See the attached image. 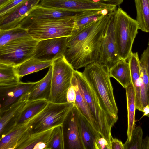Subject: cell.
Wrapping results in <instances>:
<instances>
[{
	"mask_svg": "<svg viewBox=\"0 0 149 149\" xmlns=\"http://www.w3.org/2000/svg\"><path fill=\"white\" fill-rule=\"evenodd\" d=\"M112 12L68 37L63 55L74 70L98 63L107 25Z\"/></svg>",
	"mask_w": 149,
	"mask_h": 149,
	"instance_id": "1",
	"label": "cell"
},
{
	"mask_svg": "<svg viewBox=\"0 0 149 149\" xmlns=\"http://www.w3.org/2000/svg\"><path fill=\"white\" fill-rule=\"evenodd\" d=\"M107 66L93 63L85 67L83 75L104 105L109 114L117 121L118 109Z\"/></svg>",
	"mask_w": 149,
	"mask_h": 149,
	"instance_id": "2",
	"label": "cell"
},
{
	"mask_svg": "<svg viewBox=\"0 0 149 149\" xmlns=\"http://www.w3.org/2000/svg\"><path fill=\"white\" fill-rule=\"evenodd\" d=\"M73 73L77 78L83 95L98 125L100 135L105 138L111 145L112 137L111 129L117 121L107 111L82 72L75 70Z\"/></svg>",
	"mask_w": 149,
	"mask_h": 149,
	"instance_id": "3",
	"label": "cell"
},
{
	"mask_svg": "<svg viewBox=\"0 0 149 149\" xmlns=\"http://www.w3.org/2000/svg\"><path fill=\"white\" fill-rule=\"evenodd\" d=\"M115 36L118 54L121 59L127 60L132 52L134 40L139 27L136 20L130 17L120 8L115 16Z\"/></svg>",
	"mask_w": 149,
	"mask_h": 149,
	"instance_id": "4",
	"label": "cell"
},
{
	"mask_svg": "<svg viewBox=\"0 0 149 149\" xmlns=\"http://www.w3.org/2000/svg\"><path fill=\"white\" fill-rule=\"evenodd\" d=\"M52 65L51 88L48 101L58 103L67 102V93L75 70L63 54L57 56L52 61Z\"/></svg>",
	"mask_w": 149,
	"mask_h": 149,
	"instance_id": "5",
	"label": "cell"
},
{
	"mask_svg": "<svg viewBox=\"0 0 149 149\" xmlns=\"http://www.w3.org/2000/svg\"><path fill=\"white\" fill-rule=\"evenodd\" d=\"M76 16L38 20L31 23L26 29L29 35L38 41L68 37L73 33Z\"/></svg>",
	"mask_w": 149,
	"mask_h": 149,
	"instance_id": "6",
	"label": "cell"
},
{
	"mask_svg": "<svg viewBox=\"0 0 149 149\" xmlns=\"http://www.w3.org/2000/svg\"><path fill=\"white\" fill-rule=\"evenodd\" d=\"M38 41L29 35L0 47V63L19 65L33 56Z\"/></svg>",
	"mask_w": 149,
	"mask_h": 149,
	"instance_id": "7",
	"label": "cell"
},
{
	"mask_svg": "<svg viewBox=\"0 0 149 149\" xmlns=\"http://www.w3.org/2000/svg\"><path fill=\"white\" fill-rule=\"evenodd\" d=\"M74 105V104L67 102L58 103L48 101L46 106L33 122L32 132L42 131L63 125L68 114Z\"/></svg>",
	"mask_w": 149,
	"mask_h": 149,
	"instance_id": "8",
	"label": "cell"
},
{
	"mask_svg": "<svg viewBox=\"0 0 149 149\" xmlns=\"http://www.w3.org/2000/svg\"><path fill=\"white\" fill-rule=\"evenodd\" d=\"M38 4L44 7L75 12L104 9L113 11L117 8V6L115 5L90 0H41Z\"/></svg>",
	"mask_w": 149,
	"mask_h": 149,
	"instance_id": "9",
	"label": "cell"
},
{
	"mask_svg": "<svg viewBox=\"0 0 149 149\" xmlns=\"http://www.w3.org/2000/svg\"><path fill=\"white\" fill-rule=\"evenodd\" d=\"M116 10L111 13L107 24L101 54L98 63L107 66L109 69L121 59L118 53L115 36V16Z\"/></svg>",
	"mask_w": 149,
	"mask_h": 149,
	"instance_id": "10",
	"label": "cell"
},
{
	"mask_svg": "<svg viewBox=\"0 0 149 149\" xmlns=\"http://www.w3.org/2000/svg\"><path fill=\"white\" fill-rule=\"evenodd\" d=\"M79 114V111L74 105L63 124L65 149H85L80 132Z\"/></svg>",
	"mask_w": 149,
	"mask_h": 149,
	"instance_id": "11",
	"label": "cell"
},
{
	"mask_svg": "<svg viewBox=\"0 0 149 149\" xmlns=\"http://www.w3.org/2000/svg\"><path fill=\"white\" fill-rule=\"evenodd\" d=\"M68 37L45 39L38 41L33 56L44 61H52L57 56L63 54Z\"/></svg>",
	"mask_w": 149,
	"mask_h": 149,
	"instance_id": "12",
	"label": "cell"
},
{
	"mask_svg": "<svg viewBox=\"0 0 149 149\" xmlns=\"http://www.w3.org/2000/svg\"><path fill=\"white\" fill-rule=\"evenodd\" d=\"M80 13L45 7L38 4L32 8L19 25L26 29L31 23L38 20L72 17Z\"/></svg>",
	"mask_w": 149,
	"mask_h": 149,
	"instance_id": "13",
	"label": "cell"
},
{
	"mask_svg": "<svg viewBox=\"0 0 149 149\" xmlns=\"http://www.w3.org/2000/svg\"><path fill=\"white\" fill-rule=\"evenodd\" d=\"M39 113L1 138L0 149H17L32 132V124Z\"/></svg>",
	"mask_w": 149,
	"mask_h": 149,
	"instance_id": "14",
	"label": "cell"
},
{
	"mask_svg": "<svg viewBox=\"0 0 149 149\" xmlns=\"http://www.w3.org/2000/svg\"><path fill=\"white\" fill-rule=\"evenodd\" d=\"M41 0H26L3 16L0 17V30H6L20 25L30 10Z\"/></svg>",
	"mask_w": 149,
	"mask_h": 149,
	"instance_id": "15",
	"label": "cell"
},
{
	"mask_svg": "<svg viewBox=\"0 0 149 149\" xmlns=\"http://www.w3.org/2000/svg\"><path fill=\"white\" fill-rule=\"evenodd\" d=\"M48 102V100L46 99L31 100L29 104L9 124L10 126L1 135L6 134L13 128L27 121L39 113L46 106Z\"/></svg>",
	"mask_w": 149,
	"mask_h": 149,
	"instance_id": "16",
	"label": "cell"
},
{
	"mask_svg": "<svg viewBox=\"0 0 149 149\" xmlns=\"http://www.w3.org/2000/svg\"><path fill=\"white\" fill-rule=\"evenodd\" d=\"M30 92L22 96L8 109L0 110V135L9 123L29 104L31 101L29 100Z\"/></svg>",
	"mask_w": 149,
	"mask_h": 149,
	"instance_id": "17",
	"label": "cell"
},
{
	"mask_svg": "<svg viewBox=\"0 0 149 149\" xmlns=\"http://www.w3.org/2000/svg\"><path fill=\"white\" fill-rule=\"evenodd\" d=\"M37 81L22 82H20L14 86L6 88H0L1 94L6 98L1 105L0 110L5 108L15 102L24 94L31 91Z\"/></svg>",
	"mask_w": 149,
	"mask_h": 149,
	"instance_id": "18",
	"label": "cell"
},
{
	"mask_svg": "<svg viewBox=\"0 0 149 149\" xmlns=\"http://www.w3.org/2000/svg\"><path fill=\"white\" fill-rule=\"evenodd\" d=\"M127 60L130 66L131 82L134 86L135 92L136 109L143 112V108L141 103L140 88L141 78L140 59L138 53L132 52Z\"/></svg>",
	"mask_w": 149,
	"mask_h": 149,
	"instance_id": "19",
	"label": "cell"
},
{
	"mask_svg": "<svg viewBox=\"0 0 149 149\" xmlns=\"http://www.w3.org/2000/svg\"><path fill=\"white\" fill-rule=\"evenodd\" d=\"M55 127L42 131L32 132L17 149H48Z\"/></svg>",
	"mask_w": 149,
	"mask_h": 149,
	"instance_id": "20",
	"label": "cell"
},
{
	"mask_svg": "<svg viewBox=\"0 0 149 149\" xmlns=\"http://www.w3.org/2000/svg\"><path fill=\"white\" fill-rule=\"evenodd\" d=\"M75 88L76 97L75 105L93 129L100 134L98 125L93 117L79 86L77 78L73 73L71 81Z\"/></svg>",
	"mask_w": 149,
	"mask_h": 149,
	"instance_id": "21",
	"label": "cell"
},
{
	"mask_svg": "<svg viewBox=\"0 0 149 149\" xmlns=\"http://www.w3.org/2000/svg\"><path fill=\"white\" fill-rule=\"evenodd\" d=\"M52 72V65L45 76L37 81L30 92V100L46 99L48 100L51 88Z\"/></svg>",
	"mask_w": 149,
	"mask_h": 149,
	"instance_id": "22",
	"label": "cell"
},
{
	"mask_svg": "<svg viewBox=\"0 0 149 149\" xmlns=\"http://www.w3.org/2000/svg\"><path fill=\"white\" fill-rule=\"evenodd\" d=\"M127 111V140H130L132 131L135 128V112L136 109L135 94L132 82L125 88Z\"/></svg>",
	"mask_w": 149,
	"mask_h": 149,
	"instance_id": "23",
	"label": "cell"
},
{
	"mask_svg": "<svg viewBox=\"0 0 149 149\" xmlns=\"http://www.w3.org/2000/svg\"><path fill=\"white\" fill-rule=\"evenodd\" d=\"M114 11L104 9L89 10L79 13L75 17L73 32Z\"/></svg>",
	"mask_w": 149,
	"mask_h": 149,
	"instance_id": "24",
	"label": "cell"
},
{
	"mask_svg": "<svg viewBox=\"0 0 149 149\" xmlns=\"http://www.w3.org/2000/svg\"><path fill=\"white\" fill-rule=\"evenodd\" d=\"M109 75L124 88L131 82L130 66L126 60L121 59L109 70Z\"/></svg>",
	"mask_w": 149,
	"mask_h": 149,
	"instance_id": "25",
	"label": "cell"
},
{
	"mask_svg": "<svg viewBox=\"0 0 149 149\" xmlns=\"http://www.w3.org/2000/svg\"><path fill=\"white\" fill-rule=\"evenodd\" d=\"M52 63V61H42L33 56L15 68L20 78L50 67Z\"/></svg>",
	"mask_w": 149,
	"mask_h": 149,
	"instance_id": "26",
	"label": "cell"
},
{
	"mask_svg": "<svg viewBox=\"0 0 149 149\" xmlns=\"http://www.w3.org/2000/svg\"><path fill=\"white\" fill-rule=\"evenodd\" d=\"M79 121L81 138L85 149H94L95 139L100 134L93 129L79 111Z\"/></svg>",
	"mask_w": 149,
	"mask_h": 149,
	"instance_id": "27",
	"label": "cell"
},
{
	"mask_svg": "<svg viewBox=\"0 0 149 149\" xmlns=\"http://www.w3.org/2000/svg\"><path fill=\"white\" fill-rule=\"evenodd\" d=\"M139 29L149 32V0H134Z\"/></svg>",
	"mask_w": 149,
	"mask_h": 149,
	"instance_id": "28",
	"label": "cell"
},
{
	"mask_svg": "<svg viewBox=\"0 0 149 149\" xmlns=\"http://www.w3.org/2000/svg\"><path fill=\"white\" fill-rule=\"evenodd\" d=\"M15 67L0 63V88L15 85L20 81Z\"/></svg>",
	"mask_w": 149,
	"mask_h": 149,
	"instance_id": "29",
	"label": "cell"
},
{
	"mask_svg": "<svg viewBox=\"0 0 149 149\" xmlns=\"http://www.w3.org/2000/svg\"><path fill=\"white\" fill-rule=\"evenodd\" d=\"M29 35L26 29L20 25L10 29L0 30V47L17 39Z\"/></svg>",
	"mask_w": 149,
	"mask_h": 149,
	"instance_id": "30",
	"label": "cell"
},
{
	"mask_svg": "<svg viewBox=\"0 0 149 149\" xmlns=\"http://www.w3.org/2000/svg\"><path fill=\"white\" fill-rule=\"evenodd\" d=\"M141 72L140 92L143 108L148 105L149 81L146 68L140 61Z\"/></svg>",
	"mask_w": 149,
	"mask_h": 149,
	"instance_id": "31",
	"label": "cell"
},
{
	"mask_svg": "<svg viewBox=\"0 0 149 149\" xmlns=\"http://www.w3.org/2000/svg\"><path fill=\"white\" fill-rule=\"evenodd\" d=\"M143 135V131L141 125L135 127L130 140L129 141L127 140L124 144V149H141Z\"/></svg>",
	"mask_w": 149,
	"mask_h": 149,
	"instance_id": "32",
	"label": "cell"
},
{
	"mask_svg": "<svg viewBox=\"0 0 149 149\" xmlns=\"http://www.w3.org/2000/svg\"><path fill=\"white\" fill-rule=\"evenodd\" d=\"M48 149H65L63 125L54 128Z\"/></svg>",
	"mask_w": 149,
	"mask_h": 149,
	"instance_id": "33",
	"label": "cell"
},
{
	"mask_svg": "<svg viewBox=\"0 0 149 149\" xmlns=\"http://www.w3.org/2000/svg\"><path fill=\"white\" fill-rule=\"evenodd\" d=\"M26 0H10L0 7V17L5 15Z\"/></svg>",
	"mask_w": 149,
	"mask_h": 149,
	"instance_id": "34",
	"label": "cell"
},
{
	"mask_svg": "<svg viewBox=\"0 0 149 149\" xmlns=\"http://www.w3.org/2000/svg\"><path fill=\"white\" fill-rule=\"evenodd\" d=\"M94 149H111V145L105 138L99 134L95 139Z\"/></svg>",
	"mask_w": 149,
	"mask_h": 149,
	"instance_id": "35",
	"label": "cell"
},
{
	"mask_svg": "<svg viewBox=\"0 0 149 149\" xmlns=\"http://www.w3.org/2000/svg\"><path fill=\"white\" fill-rule=\"evenodd\" d=\"M140 61L144 65L146 70L149 81V46H148L146 49L141 54ZM149 105V91L148 94V103Z\"/></svg>",
	"mask_w": 149,
	"mask_h": 149,
	"instance_id": "36",
	"label": "cell"
},
{
	"mask_svg": "<svg viewBox=\"0 0 149 149\" xmlns=\"http://www.w3.org/2000/svg\"><path fill=\"white\" fill-rule=\"evenodd\" d=\"M76 97V93L74 86L71 83L67 93L66 99L67 102L73 103L75 104Z\"/></svg>",
	"mask_w": 149,
	"mask_h": 149,
	"instance_id": "37",
	"label": "cell"
},
{
	"mask_svg": "<svg viewBox=\"0 0 149 149\" xmlns=\"http://www.w3.org/2000/svg\"><path fill=\"white\" fill-rule=\"evenodd\" d=\"M111 149H124L122 142L116 138L112 137L111 141Z\"/></svg>",
	"mask_w": 149,
	"mask_h": 149,
	"instance_id": "38",
	"label": "cell"
},
{
	"mask_svg": "<svg viewBox=\"0 0 149 149\" xmlns=\"http://www.w3.org/2000/svg\"><path fill=\"white\" fill-rule=\"evenodd\" d=\"M94 2L111 4L118 6L123 2V0H90Z\"/></svg>",
	"mask_w": 149,
	"mask_h": 149,
	"instance_id": "39",
	"label": "cell"
},
{
	"mask_svg": "<svg viewBox=\"0 0 149 149\" xmlns=\"http://www.w3.org/2000/svg\"><path fill=\"white\" fill-rule=\"evenodd\" d=\"M10 0H0V7L1 6Z\"/></svg>",
	"mask_w": 149,
	"mask_h": 149,
	"instance_id": "40",
	"label": "cell"
},
{
	"mask_svg": "<svg viewBox=\"0 0 149 149\" xmlns=\"http://www.w3.org/2000/svg\"><path fill=\"white\" fill-rule=\"evenodd\" d=\"M147 141H148V148L147 149H149V136H147Z\"/></svg>",
	"mask_w": 149,
	"mask_h": 149,
	"instance_id": "41",
	"label": "cell"
},
{
	"mask_svg": "<svg viewBox=\"0 0 149 149\" xmlns=\"http://www.w3.org/2000/svg\"><path fill=\"white\" fill-rule=\"evenodd\" d=\"M148 46H149V39L148 42Z\"/></svg>",
	"mask_w": 149,
	"mask_h": 149,
	"instance_id": "42",
	"label": "cell"
},
{
	"mask_svg": "<svg viewBox=\"0 0 149 149\" xmlns=\"http://www.w3.org/2000/svg\"><path fill=\"white\" fill-rule=\"evenodd\" d=\"M147 116H148V117H149V113L148 114Z\"/></svg>",
	"mask_w": 149,
	"mask_h": 149,
	"instance_id": "43",
	"label": "cell"
}]
</instances>
